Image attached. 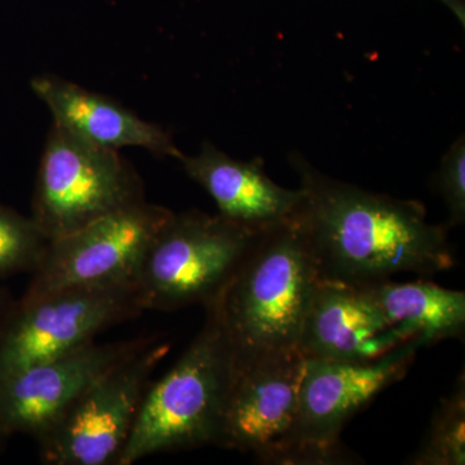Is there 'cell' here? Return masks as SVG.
Returning <instances> with one entry per match:
<instances>
[{
	"label": "cell",
	"mask_w": 465,
	"mask_h": 465,
	"mask_svg": "<svg viewBox=\"0 0 465 465\" xmlns=\"http://www.w3.org/2000/svg\"><path fill=\"white\" fill-rule=\"evenodd\" d=\"M302 202L293 213L321 278L363 284L393 274L432 277L455 265L448 228L428 220L420 202L376 194L291 158Z\"/></svg>",
	"instance_id": "6da1fadb"
},
{
	"label": "cell",
	"mask_w": 465,
	"mask_h": 465,
	"mask_svg": "<svg viewBox=\"0 0 465 465\" xmlns=\"http://www.w3.org/2000/svg\"><path fill=\"white\" fill-rule=\"evenodd\" d=\"M320 280L295 215L260 232L219 300L235 351V371L298 351Z\"/></svg>",
	"instance_id": "7a4b0ae2"
},
{
	"label": "cell",
	"mask_w": 465,
	"mask_h": 465,
	"mask_svg": "<svg viewBox=\"0 0 465 465\" xmlns=\"http://www.w3.org/2000/svg\"><path fill=\"white\" fill-rule=\"evenodd\" d=\"M219 300L204 307L203 326L182 357L149 382L116 465L158 452L219 446L235 379V351Z\"/></svg>",
	"instance_id": "3957f363"
},
{
	"label": "cell",
	"mask_w": 465,
	"mask_h": 465,
	"mask_svg": "<svg viewBox=\"0 0 465 465\" xmlns=\"http://www.w3.org/2000/svg\"><path fill=\"white\" fill-rule=\"evenodd\" d=\"M260 232L219 213H173L150 243L134 277L143 311L204 308L216 302Z\"/></svg>",
	"instance_id": "277c9868"
},
{
	"label": "cell",
	"mask_w": 465,
	"mask_h": 465,
	"mask_svg": "<svg viewBox=\"0 0 465 465\" xmlns=\"http://www.w3.org/2000/svg\"><path fill=\"white\" fill-rule=\"evenodd\" d=\"M427 347L415 339L370 361L305 358L295 423L272 464L348 463L341 433L349 419L400 381Z\"/></svg>",
	"instance_id": "5b68a950"
},
{
	"label": "cell",
	"mask_w": 465,
	"mask_h": 465,
	"mask_svg": "<svg viewBox=\"0 0 465 465\" xmlns=\"http://www.w3.org/2000/svg\"><path fill=\"white\" fill-rule=\"evenodd\" d=\"M143 200L142 179L119 150L101 148L52 125L30 216L48 242Z\"/></svg>",
	"instance_id": "8992f818"
},
{
	"label": "cell",
	"mask_w": 465,
	"mask_h": 465,
	"mask_svg": "<svg viewBox=\"0 0 465 465\" xmlns=\"http://www.w3.org/2000/svg\"><path fill=\"white\" fill-rule=\"evenodd\" d=\"M170 349L150 341L91 382L38 440L43 463L118 464L153 372Z\"/></svg>",
	"instance_id": "52a82bcc"
},
{
	"label": "cell",
	"mask_w": 465,
	"mask_h": 465,
	"mask_svg": "<svg viewBox=\"0 0 465 465\" xmlns=\"http://www.w3.org/2000/svg\"><path fill=\"white\" fill-rule=\"evenodd\" d=\"M143 312L136 283L75 287L23 300L0 332V379L94 341Z\"/></svg>",
	"instance_id": "ba28073f"
},
{
	"label": "cell",
	"mask_w": 465,
	"mask_h": 465,
	"mask_svg": "<svg viewBox=\"0 0 465 465\" xmlns=\"http://www.w3.org/2000/svg\"><path fill=\"white\" fill-rule=\"evenodd\" d=\"M173 211L143 200L48 242L23 300L75 287L134 282L153 240Z\"/></svg>",
	"instance_id": "9c48e42d"
},
{
	"label": "cell",
	"mask_w": 465,
	"mask_h": 465,
	"mask_svg": "<svg viewBox=\"0 0 465 465\" xmlns=\"http://www.w3.org/2000/svg\"><path fill=\"white\" fill-rule=\"evenodd\" d=\"M148 341H94L0 379V437L24 433L41 440L91 382Z\"/></svg>",
	"instance_id": "30bf717a"
},
{
	"label": "cell",
	"mask_w": 465,
	"mask_h": 465,
	"mask_svg": "<svg viewBox=\"0 0 465 465\" xmlns=\"http://www.w3.org/2000/svg\"><path fill=\"white\" fill-rule=\"evenodd\" d=\"M304 362L296 351L237 370L219 448L271 463L295 423Z\"/></svg>",
	"instance_id": "8fae6325"
},
{
	"label": "cell",
	"mask_w": 465,
	"mask_h": 465,
	"mask_svg": "<svg viewBox=\"0 0 465 465\" xmlns=\"http://www.w3.org/2000/svg\"><path fill=\"white\" fill-rule=\"evenodd\" d=\"M406 341L361 284L321 278L302 323L298 351L304 358L370 361Z\"/></svg>",
	"instance_id": "7c38bea8"
},
{
	"label": "cell",
	"mask_w": 465,
	"mask_h": 465,
	"mask_svg": "<svg viewBox=\"0 0 465 465\" xmlns=\"http://www.w3.org/2000/svg\"><path fill=\"white\" fill-rule=\"evenodd\" d=\"M32 90L50 109L54 124L101 148H143L177 159L183 153L161 125L143 121L116 101L54 75L35 76Z\"/></svg>",
	"instance_id": "4fadbf2b"
},
{
	"label": "cell",
	"mask_w": 465,
	"mask_h": 465,
	"mask_svg": "<svg viewBox=\"0 0 465 465\" xmlns=\"http://www.w3.org/2000/svg\"><path fill=\"white\" fill-rule=\"evenodd\" d=\"M180 163L215 201L219 215L252 232H264L290 219L302 202V189L283 188L266 174L259 159L242 162L211 143Z\"/></svg>",
	"instance_id": "5bb4252c"
},
{
	"label": "cell",
	"mask_w": 465,
	"mask_h": 465,
	"mask_svg": "<svg viewBox=\"0 0 465 465\" xmlns=\"http://www.w3.org/2000/svg\"><path fill=\"white\" fill-rule=\"evenodd\" d=\"M382 314L405 341H424L427 347L461 338L465 329V293L443 289L430 281L361 284Z\"/></svg>",
	"instance_id": "9a60e30c"
},
{
	"label": "cell",
	"mask_w": 465,
	"mask_h": 465,
	"mask_svg": "<svg viewBox=\"0 0 465 465\" xmlns=\"http://www.w3.org/2000/svg\"><path fill=\"white\" fill-rule=\"evenodd\" d=\"M411 465L465 464V376L440 400L420 446L406 461Z\"/></svg>",
	"instance_id": "2e32d148"
},
{
	"label": "cell",
	"mask_w": 465,
	"mask_h": 465,
	"mask_svg": "<svg viewBox=\"0 0 465 465\" xmlns=\"http://www.w3.org/2000/svg\"><path fill=\"white\" fill-rule=\"evenodd\" d=\"M47 246L32 217L0 204V278L35 271Z\"/></svg>",
	"instance_id": "e0dca14e"
},
{
	"label": "cell",
	"mask_w": 465,
	"mask_h": 465,
	"mask_svg": "<svg viewBox=\"0 0 465 465\" xmlns=\"http://www.w3.org/2000/svg\"><path fill=\"white\" fill-rule=\"evenodd\" d=\"M437 188L449 213V225L465 222V140L458 137L440 161Z\"/></svg>",
	"instance_id": "ac0fdd59"
},
{
	"label": "cell",
	"mask_w": 465,
	"mask_h": 465,
	"mask_svg": "<svg viewBox=\"0 0 465 465\" xmlns=\"http://www.w3.org/2000/svg\"><path fill=\"white\" fill-rule=\"evenodd\" d=\"M11 308L12 307H5V296L0 292V332H2L3 326H5V320H7Z\"/></svg>",
	"instance_id": "d6986e66"
},
{
	"label": "cell",
	"mask_w": 465,
	"mask_h": 465,
	"mask_svg": "<svg viewBox=\"0 0 465 465\" xmlns=\"http://www.w3.org/2000/svg\"><path fill=\"white\" fill-rule=\"evenodd\" d=\"M3 440H5V439H2V437H0V442H2Z\"/></svg>",
	"instance_id": "ffe728a7"
}]
</instances>
